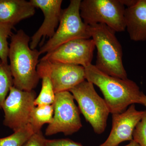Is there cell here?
I'll return each mask as SVG.
<instances>
[{"label":"cell","mask_w":146,"mask_h":146,"mask_svg":"<svg viewBox=\"0 0 146 146\" xmlns=\"http://www.w3.org/2000/svg\"><path fill=\"white\" fill-rule=\"evenodd\" d=\"M35 7L25 0H0V23L14 27L19 22L34 15Z\"/></svg>","instance_id":"obj_13"},{"label":"cell","mask_w":146,"mask_h":146,"mask_svg":"<svg viewBox=\"0 0 146 146\" xmlns=\"http://www.w3.org/2000/svg\"><path fill=\"white\" fill-rule=\"evenodd\" d=\"M90 31L97 49L96 67L108 75L127 78L123 65L122 48L115 35L116 32L103 24L90 25Z\"/></svg>","instance_id":"obj_3"},{"label":"cell","mask_w":146,"mask_h":146,"mask_svg":"<svg viewBox=\"0 0 146 146\" xmlns=\"http://www.w3.org/2000/svg\"><path fill=\"white\" fill-rule=\"evenodd\" d=\"M12 28L0 23V60L8 64L9 46L7 39L12 35Z\"/></svg>","instance_id":"obj_19"},{"label":"cell","mask_w":146,"mask_h":146,"mask_svg":"<svg viewBox=\"0 0 146 146\" xmlns=\"http://www.w3.org/2000/svg\"><path fill=\"white\" fill-rule=\"evenodd\" d=\"M37 71L40 79H42V86L39 96L35 100L34 106L52 104L55 94L49 74L41 62L37 65Z\"/></svg>","instance_id":"obj_15"},{"label":"cell","mask_w":146,"mask_h":146,"mask_svg":"<svg viewBox=\"0 0 146 146\" xmlns=\"http://www.w3.org/2000/svg\"><path fill=\"white\" fill-rule=\"evenodd\" d=\"M95 48L92 39H74L46 54L39 61L48 60L80 65L85 68L91 64Z\"/></svg>","instance_id":"obj_9"},{"label":"cell","mask_w":146,"mask_h":146,"mask_svg":"<svg viewBox=\"0 0 146 146\" xmlns=\"http://www.w3.org/2000/svg\"><path fill=\"white\" fill-rule=\"evenodd\" d=\"M144 111H138L132 104L124 112L112 114V128L108 138L100 146H118L126 141L133 140V131L141 121Z\"/></svg>","instance_id":"obj_10"},{"label":"cell","mask_w":146,"mask_h":146,"mask_svg":"<svg viewBox=\"0 0 146 146\" xmlns=\"http://www.w3.org/2000/svg\"><path fill=\"white\" fill-rule=\"evenodd\" d=\"M34 133L33 128L28 124L10 136L0 138V146H23Z\"/></svg>","instance_id":"obj_17"},{"label":"cell","mask_w":146,"mask_h":146,"mask_svg":"<svg viewBox=\"0 0 146 146\" xmlns=\"http://www.w3.org/2000/svg\"><path fill=\"white\" fill-rule=\"evenodd\" d=\"M74 96L69 91L55 94L52 121L47 127L46 136L58 133L65 136L72 135L82 127L80 112L74 102Z\"/></svg>","instance_id":"obj_7"},{"label":"cell","mask_w":146,"mask_h":146,"mask_svg":"<svg viewBox=\"0 0 146 146\" xmlns=\"http://www.w3.org/2000/svg\"><path fill=\"white\" fill-rule=\"evenodd\" d=\"M133 140L141 146H146V110L133 133Z\"/></svg>","instance_id":"obj_20"},{"label":"cell","mask_w":146,"mask_h":146,"mask_svg":"<svg viewBox=\"0 0 146 146\" xmlns=\"http://www.w3.org/2000/svg\"><path fill=\"white\" fill-rule=\"evenodd\" d=\"M125 146H141L140 145L136 143V141H134V140H132V141H130V143H129L128 145Z\"/></svg>","instance_id":"obj_25"},{"label":"cell","mask_w":146,"mask_h":146,"mask_svg":"<svg viewBox=\"0 0 146 146\" xmlns=\"http://www.w3.org/2000/svg\"><path fill=\"white\" fill-rule=\"evenodd\" d=\"M53 115L52 104L34 106L31 113L29 123L33 128L35 133L38 132L44 125L49 124L52 121Z\"/></svg>","instance_id":"obj_16"},{"label":"cell","mask_w":146,"mask_h":146,"mask_svg":"<svg viewBox=\"0 0 146 146\" xmlns=\"http://www.w3.org/2000/svg\"><path fill=\"white\" fill-rule=\"evenodd\" d=\"M126 29L130 39L134 42L146 41V0H137L124 13Z\"/></svg>","instance_id":"obj_14"},{"label":"cell","mask_w":146,"mask_h":146,"mask_svg":"<svg viewBox=\"0 0 146 146\" xmlns=\"http://www.w3.org/2000/svg\"><path fill=\"white\" fill-rule=\"evenodd\" d=\"M48 71L55 94L70 89L85 80L84 68L80 65L41 60Z\"/></svg>","instance_id":"obj_11"},{"label":"cell","mask_w":146,"mask_h":146,"mask_svg":"<svg viewBox=\"0 0 146 146\" xmlns=\"http://www.w3.org/2000/svg\"><path fill=\"white\" fill-rule=\"evenodd\" d=\"M120 2L124 6H127L128 7H131L137 2V0H120Z\"/></svg>","instance_id":"obj_23"},{"label":"cell","mask_w":146,"mask_h":146,"mask_svg":"<svg viewBox=\"0 0 146 146\" xmlns=\"http://www.w3.org/2000/svg\"><path fill=\"white\" fill-rule=\"evenodd\" d=\"M141 104L145 106L146 107V96L143 93L142 95V98H141Z\"/></svg>","instance_id":"obj_24"},{"label":"cell","mask_w":146,"mask_h":146,"mask_svg":"<svg viewBox=\"0 0 146 146\" xmlns=\"http://www.w3.org/2000/svg\"><path fill=\"white\" fill-rule=\"evenodd\" d=\"M84 68L85 79L99 88L110 113H122L131 105L141 104L143 92L133 80L108 75L92 64Z\"/></svg>","instance_id":"obj_1"},{"label":"cell","mask_w":146,"mask_h":146,"mask_svg":"<svg viewBox=\"0 0 146 146\" xmlns=\"http://www.w3.org/2000/svg\"><path fill=\"white\" fill-rule=\"evenodd\" d=\"M13 86V78L9 65L0 60V109Z\"/></svg>","instance_id":"obj_18"},{"label":"cell","mask_w":146,"mask_h":146,"mask_svg":"<svg viewBox=\"0 0 146 146\" xmlns=\"http://www.w3.org/2000/svg\"><path fill=\"white\" fill-rule=\"evenodd\" d=\"M46 146H83L81 144L69 139L46 140Z\"/></svg>","instance_id":"obj_22"},{"label":"cell","mask_w":146,"mask_h":146,"mask_svg":"<svg viewBox=\"0 0 146 146\" xmlns=\"http://www.w3.org/2000/svg\"><path fill=\"white\" fill-rule=\"evenodd\" d=\"M69 91L77 102L80 113L94 132L98 134L103 133L110 111L105 100L97 93L94 84L84 80Z\"/></svg>","instance_id":"obj_5"},{"label":"cell","mask_w":146,"mask_h":146,"mask_svg":"<svg viewBox=\"0 0 146 146\" xmlns=\"http://www.w3.org/2000/svg\"><path fill=\"white\" fill-rule=\"evenodd\" d=\"M9 93L2 106L5 114L3 124L15 132L29 124L36 94L33 90L23 91L13 86Z\"/></svg>","instance_id":"obj_8"},{"label":"cell","mask_w":146,"mask_h":146,"mask_svg":"<svg viewBox=\"0 0 146 146\" xmlns=\"http://www.w3.org/2000/svg\"><path fill=\"white\" fill-rule=\"evenodd\" d=\"M125 9L120 0H84L80 5V14L85 24H103L116 32L126 29Z\"/></svg>","instance_id":"obj_6"},{"label":"cell","mask_w":146,"mask_h":146,"mask_svg":"<svg viewBox=\"0 0 146 146\" xmlns=\"http://www.w3.org/2000/svg\"><path fill=\"white\" fill-rule=\"evenodd\" d=\"M30 41L29 36L20 30L11 35L9 50L13 86L23 91H32L40 79L37 67L40 54L39 50L31 48Z\"/></svg>","instance_id":"obj_2"},{"label":"cell","mask_w":146,"mask_h":146,"mask_svg":"<svg viewBox=\"0 0 146 146\" xmlns=\"http://www.w3.org/2000/svg\"><path fill=\"white\" fill-rule=\"evenodd\" d=\"M80 0H72L62 10L60 23L53 36L39 50L40 55L48 53L63 44L74 39L91 37L90 26L84 22L80 14Z\"/></svg>","instance_id":"obj_4"},{"label":"cell","mask_w":146,"mask_h":146,"mask_svg":"<svg viewBox=\"0 0 146 146\" xmlns=\"http://www.w3.org/2000/svg\"><path fill=\"white\" fill-rule=\"evenodd\" d=\"M35 8L40 9L44 13V22L31 39L30 47L35 49L41 39L50 38L55 33L62 14V0H31Z\"/></svg>","instance_id":"obj_12"},{"label":"cell","mask_w":146,"mask_h":146,"mask_svg":"<svg viewBox=\"0 0 146 146\" xmlns=\"http://www.w3.org/2000/svg\"><path fill=\"white\" fill-rule=\"evenodd\" d=\"M45 139L41 131L33 133L23 146H46Z\"/></svg>","instance_id":"obj_21"}]
</instances>
